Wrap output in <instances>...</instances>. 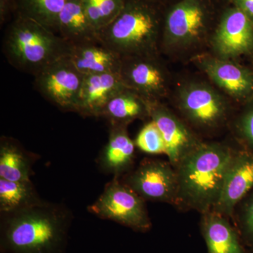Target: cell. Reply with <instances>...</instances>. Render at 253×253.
<instances>
[{"label":"cell","mask_w":253,"mask_h":253,"mask_svg":"<svg viewBox=\"0 0 253 253\" xmlns=\"http://www.w3.org/2000/svg\"><path fill=\"white\" fill-rule=\"evenodd\" d=\"M72 221L66 206L45 201L0 214V252L66 253Z\"/></svg>","instance_id":"cell-1"},{"label":"cell","mask_w":253,"mask_h":253,"mask_svg":"<svg viewBox=\"0 0 253 253\" xmlns=\"http://www.w3.org/2000/svg\"><path fill=\"white\" fill-rule=\"evenodd\" d=\"M236 150L225 143L204 141L183 158L174 167L177 181L174 207L201 214L212 211Z\"/></svg>","instance_id":"cell-2"},{"label":"cell","mask_w":253,"mask_h":253,"mask_svg":"<svg viewBox=\"0 0 253 253\" xmlns=\"http://www.w3.org/2000/svg\"><path fill=\"white\" fill-rule=\"evenodd\" d=\"M165 6L153 0H126L117 17L98 33L99 41L122 58L158 54Z\"/></svg>","instance_id":"cell-3"},{"label":"cell","mask_w":253,"mask_h":253,"mask_svg":"<svg viewBox=\"0 0 253 253\" xmlns=\"http://www.w3.org/2000/svg\"><path fill=\"white\" fill-rule=\"evenodd\" d=\"M70 46L56 32L21 16H16L10 21L2 40V51L8 62L33 76L66 57Z\"/></svg>","instance_id":"cell-4"},{"label":"cell","mask_w":253,"mask_h":253,"mask_svg":"<svg viewBox=\"0 0 253 253\" xmlns=\"http://www.w3.org/2000/svg\"><path fill=\"white\" fill-rule=\"evenodd\" d=\"M220 14L212 0H176L165 6L160 50L181 52L196 47L212 32Z\"/></svg>","instance_id":"cell-5"},{"label":"cell","mask_w":253,"mask_h":253,"mask_svg":"<svg viewBox=\"0 0 253 253\" xmlns=\"http://www.w3.org/2000/svg\"><path fill=\"white\" fill-rule=\"evenodd\" d=\"M176 104L182 119L196 133L212 134L230 124L229 100L217 88L204 82L183 84L177 91Z\"/></svg>","instance_id":"cell-6"},{"label":"cell","mask_w":253,"mask_h":253,"mask_svg":"<svg viewBox=\"0 0 253 253\" xmlns=\"http://www.w3.org/2000/svg\"><path fill=\"white\" fill-rule=\"evenodd\" d=\"M87 211L96 217L115 221L136 232H149L152 228L146 201L119 177L113 176L97 200L88 206Z\"/></svg>","instance_id":"cell-7"},{"label":"cell","mask_w":253,"mask_h":253,"mask_svg":"<svg viewBox=\"0 0 253 253\" xmlns=\"http://www.w3.org/2000/svg\"><path fill=\"white\" fill-rule=\"evenodd\" d=\"M84 77L66 56L37 73L34 86L43 97L59 109L77 113Z\"/></svg>","instance_id":"cell-8"},{"label":"cell","mask_w":253,"mask_h":253,"mask_svg":"<svg viewBox=\"0 0 253 253\" xmlns=\"http://www.w3.org/2000/svg\"><path fill=\"white\" fill-rule=\"evenodd\" d=\"M121 179L145 201L174 206L177 181L175 169L169 161L146 158Z\"/></svg>","instance_id":"cell-9"},{"label":"cell","mask_w":253,"mask_h":253,"mask_svg":"<svg viewBox=\"0 0 253 253\" xmlns=\"http://www.w3.org/2000/svg\"><path fill=\"white\" fill-rule=\"evenodd\" d=\"M211 38L212 55L236 59L253 51V21L233 5L221 11Z\"/></svg>","instance_id":"cell-10"},{"label":"cell","mask_w":253,"mask_h":253,"mask_svg":"<svg viewBox=\"0 0 253 253\" xmlns=\"http://www.w3.org/2000/svg\"><path fill=\"white\" fill-rule=\"evenodd\" d=\"M119 74L125 85L146 101H161L167 96L169 76L158 54L122 58Z\"/></svg>","instance_id":"cell-11"},{"label":"cell","mask_w":253,"mask_h":253,"mask_svg":"<svg viewBox=\"0 0 253 253\" xmlns=\"http://www.w3.org/2000/svg\"><path fill=\"white\" fill-rule=\"evenodd\" d=\"M147 102L149 119L161 131L166 146L168 161L175 167L178 163L203 142L199 134L161 101Z\"/></svg>","instance_id":"cell-12"},{"label":"cell","mask_w":253,"mask_h":253,"mask_svg":"<svg viewBox=\"0 0 253 253\" xmlns=\"http://www.w3.org/2000/svg\"><path fill=\"white\" fill-rule=\"evenodd\" d=\"M195 62L218 89L238 102L246 103L253 97V72L233 60L214 55H201Z\"/></svg>","instance_id":"cell-13"},{"label":"cell","mask_w":253,"mask_h":253,"mask_svg":"<svg viewBox=\"0 0 253 253\" xmlns=\"http://www.w3.org/2000/svg\"><path fill=\"white\" fill-rule=\"evenodd\" d=\"M253 190V153L236 150L226 172L222 191L214 212L231 219L236 206Z\"/></svg>","instance_id":"cell-14"},{"label":"cell","mask_w":253,"mask_h":253,"mask_svg":"<svg viewBox=\"0 0 253 253\" xmlns=\"http://www.w3.org/2000/svg\"><path fill=\"white\" fill-rule=\"evenodd\" d=\"M126 86L120 74L84 76L78 99L77 113L83 116L101 117L108 103Z\"/></svg>","instance_id":"cell-15"},{"label":"cell","mask_w":253,"mask_h":253,"mask_svg":"<svg viewBox=\"0 0 253 253\" xmlns=\"http://www.w3.org/2000/svg\"><path fill=\"white\" fill-rule=\"evenodd\" d=\"M200 230L208 253H250L231 219L211 211L201 214Z\"/></svg>","instance_id":"cell-16"},{"label":"cell","mask_w":253,"mask_h":253,"mask_svg":"<svg viewBox=\"0 0 253 253\" xmlns=\"http://www.w3.org/2000/svg\"><path fill=\"white\" fill-rule=\"evenodd\" d=\"M66 57L83 76L119 74L122 63L120 55L99 41L71 45Z\"/></svg>","instance_id":"cell-17"},{"label":"cell","mask_w":253,"mask_h":253,"mask_svg":"<svg viewBox=\"0 0 253 253\" xmlns=\"http://www.w3.org/2000/svg\"><path fill=\"white\" fill-rule=\"evenodd\" d=\"M135 147L127 126H110L109 141L100 154L98 164L104 172L121 178L132 169Z\"/></svg>","instance_id":"cell-18"},{"label":"cell","mask_w":253,"mask_h":253,"mask_svg":"<svg viewBox=\"0 0 253 253\" xmlns=\"http://www.w3.org/2000/svg\"><path fill=\"white\" fill-rule=\"evenodd\" d=\"M56 33L71 45L99 41L82 0H68L59 15Z\"/></svg>","instance_id":"cell-19"},{"label":"cell","mask_w":253,"mask_h":253,"mask_svg":"<svg viewBox=\"0 0 253 253\" xmlns=\"http://www.w3.org/2000/svg\"><path fill=\"white\" fill-rule=\"evenodd\" d=\"M37 156L28 152L17 141L7 136L0 140V178L8 181H31Z\"/></svg>","instance_id":"cell-20"},{"label":"cell","mask_w":253,"mask_h":253,"mask_svg":"<svg viewBox=\"0 0 253 253\" xmlns=\"http://www.w3.org/2000/svg\"><path fill=\"white\" fill-rule=\"evenodd\" d=\"M101 117L109 121L110 126H127L136 120L149 118L147 102L129 88H125L108 103Z\"/></svg>","instance_id":"cell-21"},{"label":"cell","mask_w":253,"mask_h":253,"mask_svg":"<svg viewBox=\"0 0 253 253\" xmlns=\"http://www.w3.org/2000/svg\"><path fill=\"white\" fill-rule=\"evenodd\" d=\"M43 201L31 180L13 181L0 178V214L17 212Z\"/></svg>","instance_id":"cell-22"},{"label":"cell","mask_w":253,"mask_h":253,"mask_svg":"<svg viewBox=\"0 0 253 253\" xmlns=\"http://www.w3.org/2000/svg\"><path fill=\"white\" fill-rule=\"evenodd\" d=\"M68 0H16V16L31 18L56 33L58 17Z\"/></svg>","instance_id":"cell-23"},{"label":"cell","mask_w":253,"mask_h":253,"mask_svg":"<svg viewBox=\"0 0 253 253\" xmlns=\"http://www.w3.org/2000/svg\"><path fill=\"white\" fill-rule=\"evenodd\" d=\"M82 2L91 24L99 33L117 17L126 0H82Z\"/></svg>","instance_id":"cell-24"},{"label":"cell","mask_w":253,"mask_h":253,"mask_svg":"<svg viewBox=\"0 0 253 253\" xmlns=\"http://www.w3.org/2000/svg\"><path fill=\"white\" fill-rule=\"evenodd\" d=\"M231 221L250 252L253 251V190L236 206Z\"/></svg>","instance_id":"cell-25"},{"label":"cell","mask_w":253,"mask_h":253,"mask_svg":"<svg viewBox=\"0 0 253 253\" xmlns=\"http://www.w3.org/2000/svg\"><path fill=\"white\" fill-rule=\"evenodd\" d=\"M240 147L253 153V97L245 103L244 108L229 124Z\"/></svg>","instance_id":"cell-26"},{"label":"cell","mask_w":253,"mask_h":253,"mask_svg":"<svg viewBox=\"0 0 253 253\" xmlns=\"http://www.w3.org/2000/svg\"><path fill=\"white\" fill-rule=\"evenodd\" d=\"M134 144L142 152L151 155L166 154V146L161 131L150 120L136 136Z\"/></svg>","instance_id":"cell-27"},{"label":"cell","mask_w":253,"mask_h":253,"mask_svg":"<svg viewBox=\"0 0 253 253\" xmlns=\"http://www.w3.org/2000/svg\"><path fill=\"white\" fill-rule=\"evenodd\" d=\"M16 14V0H0V24L1 26L14 18Z\"/></svg>","instance_id":"cell-28"},{"label":"cell","mask_w":253,"mask_h":253,"mask_svg":"<svg viewBox=\"0 0 253 253\" xmlns=\"http://www.w3.org/2000/svg\"><path fill=\"white\" fill-rule=\"evenodd\" d=\"M230 1L253 21V0H231Z\"/></svg>","instance_id":"cell-29"},{"label":"cell","mask_w":253,"mask_h":253,"mask_svg":"<svg viewBox=\"0 0 253 253\" xmlns=\"http://www.w3.org/2000/svg\"><path fill=\"white\" fill-rule=\"evenodd\" d=\"M153 1H156V2L159 3V4L164 5V6H167L168 3L171 4L172 1L174 2V1H176V0H153Z\"/></svg>","instance_id":"cell-30"},{"label":"cell","mask_w":253,"mask_h":253,"mask_svg":"<svg viewBox=\"0 0 253 253\" xmlns=\"http://www.w3.org/2000/svg\"><path fill=\"white\" fill-rule=\"evenodd\" d=\"M250 253H253V251H251V252H250Z\"/></svg>","instance_id":"cell-31"},{"label":"cell","mask_w":253,"mask_h":253,"mask_svg":"<svg viewBox=\"0 0 253 253\" xmlns=\"http://www.w3.org/2000/svg\"><path fill=\"white\" fill-rule=\"evenodd\" d=\"M229 1H231V0H229Z\"/></svg>","instance_id":"cell-32"}]
</instances>
